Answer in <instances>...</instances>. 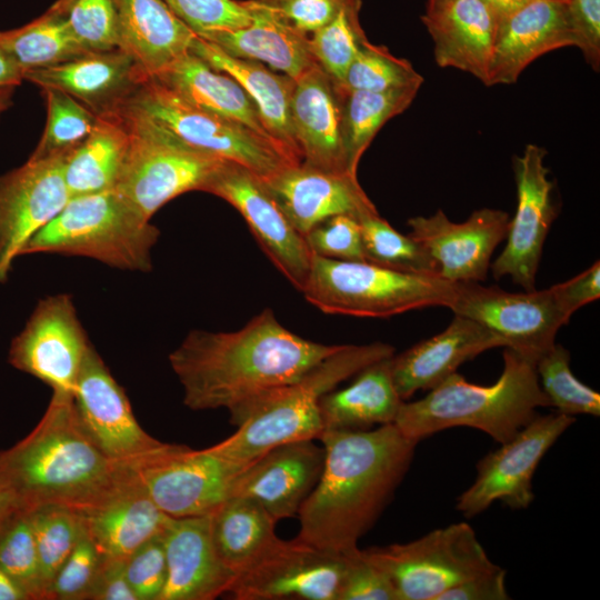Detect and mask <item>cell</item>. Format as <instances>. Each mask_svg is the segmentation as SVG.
I'll return each mask as SVG.
<instances>
[{
	"label": "cell",
	"instance_id": "obj_44",
	"mask_svg": "<svg viewBox=\"0 0 600 600\" xmlns=\"http://www.w3.org/2000/svg\"><path fill=\"white\" fill-rule=\"evenodd\" d=\"M361 4L362 0H348L330 23L310 36L316 62L338 83L368 40L359 20Z\"/></svg>",
	"mask_w": 600,
	"mask_h": 600
},
{
	"label": "cell",
	"instance_id": "obj_29",
	"mask_svg": "<svg viewBox=\"0 0 600 600\" xmlns=\"http://www.w3.org/2000/svg\"><path fill=\"white\" fill-rule=\"evenodd\" d=\"M433 42L434 61L487 82L497 18L483 0H447L421 17Z\"/></svg>",
	"mask_w": 600,
	"mask_h": 600
},
{
	"label": "cell",
	"instance_id": "obj_22",
	"mask_svg": "<svg viewBox=\"0 0 600 600\" xmlns=\"http://www.w3.org/2000/svg\"><path fill=\"white\" fill-rule=\"evenodd\" d=\"M343 93L339 83L316 64L294 80L290 117L303 163L351 174L343 142Z\"/></svg>",
	"mask_w": 600,
	"mask_h": 600
},
{
	"label": "cell",
	"instance_id": "obj_35",
	"mask_svg": "<svg viewBox=\"0 0 600 600\" xmlns=\"http://www.w3.org/2000/svg\"><path fill=\"white\" fill-rule=\"evenodd\" d=\"M129 147V132L119 112L99 114L90 134L63 159V178L71 198L114 189Z\"/></svg>",
	"mask_w": 600,
	"mask_h": 600
},
{
	"label": "cell",
	"instance_id": "obj_42",
	"mask_svg": "<svg viewBox=\"0 0 600 600\" xmlns=\"http://www.w3.org/2000/svg\"><path fill=\"white\" fill-rule=\"evenodd\" d=\"M29 516L48 598L51 580L83 531L82 518L79 511L57 504L33 508Z\"/></svg>",
	"mask_w": 600,
	"mask_h": 600
},
{
	"label": "cell",
	"instance_id": "obj_53",
	"mask_svg": "<svg viewBox=\"0 0 600 600\" xmlns=\"http://www.w3.org/2000/svg\"><path fill=\"white\" fill-rule=\"evenodd\" d=\"M569 26L587 62L600 67V0H566Z\"/></svg>",
	"mask_w": 600,
	"mask_h": 600
},
{
	"label": "cell",
	"instance_id": "obj_41",
	"mask_svg": "<svg viewBox=\"0 0 600 600\" xmlns=\"http://www.w3.org/2000/svg\"><path fill=\"white\" fill-rule=\"evenodd\" d=\"M0 568L28 600H47L29 510L18 508L0 524Z\"/></svg>",
	"mask_w": 600,
	"mask_h": 600
},
{
	"label": "cell",
	"instance_id": "obj_20",
	"mask_svg": "<svg viewBox=\"0 0 600 600\" xmlns=\"http://www.w3.org/2000/svg\"><path fill=\"white\" fill-rule=\"evenodd\" d=\"M507 212L479 209L463 222H452L442 210L408 220L409 233L436 264L438 276L451 282H479L487 278L491 256L506 238Z\"/></svg>",
	"mask_w": 600,
	"mask_h": 600
},
{
	"label": "cell",
	"instance_id": "obj_13",
	"mask_svg": "<svg viewBox=\"0 0 600 600\" xmlns=\"http://www.w3.org/2000/svg\"><path fill=\"white\" fill-rule=\"evenodd\" d=\"M574 421L558 411L537 414L478 462L477 477L457 499V510L473 518L497 500L514 510L528 508L534 499L532 478L539 462Z\"/></svg>",
	"mask_w": 600,
	"mask_h": 600
},
{
	"label": "cell",
	"instance_id": "obj_58",
	"mask_svg": "<svg viewBox=\"0 0 600 600\" xmlns=\"http://www.w3.org/2000/svg\"><path fill=\"white\" fill-rule=\"evenodd\" d=\"M493 12L497 21L537 0H483ZM564 1V0H563Z\"/></svg>",
	"mask_w": 600,
	"mask_h": 600
},
{
	"label": "cell",
	"instance_id": "obj_23",
	"mask_svg": "<svg viewBox=\"0 0 600 600\" xmlns=\"http://www.w3.org/2000/svg\"><path fill=\"white\" fill-rule=\"evenodd\" d=\"M291 224L303 237L337 214L377 211L356 176L318 169L303 162L287 166L262 181Z\"/></svg>",
	"mask_w": 600,
	"mask_h": 600
},
{
	"label": "cell",
	"instance_id": "obj_26",
	"mask_svg": "<svg viewBox=\"0 0 600 600\" xmlns=\"http://www.w3.org/2000/svg\"><path fill=\"white\" fill-rule=\"evenodd\" d=\"M162 539L167 581L159 600H212L227 596L237 574L214 550L209 516L171 518Z\"/></svg>",
	"mask_w": 600,
	"mask_h": 600
},
{
	"label": "cell",
	"instance_id": "obj_11",
	"mask_svg": "<svg viewBox=\"0 0 600 600\" xmlns=\"http://www.w3.org/2000/svg\"><path fill=\"white\" fill-rule=\"evenodd\" d=\"M250 462L230 460L212 447L193 450L167 443L128 466L164 513L186 518L209 516L232 497L237 478Z\"/></svg>",
	"mask_w": 600,
	"mask_h": 600
},
{
	"label": "cell",
	"instance_id": "obj_6",
	"mask_svg": "<svg viewBox=\"0 0 600 600\" xmlns=\"http://www.w3.org/2000/svg\"><path fill=\"white\" fill-rule=\"evenodd\" d=\"M159 229L114 189L71 198L22 249L20 256L84 257L109 267L149 272Z\"/></svg>",
	"mask_w": 600,
	"mask_h": 600
},
{
	"label": "cell",
	"instance_id": "obj_10",
	"mask_svg": "<svg viewBox=\"0 0 600 600\" xmlns=\"http://www.w3.org/2000/svg\"><path fill=\"white\" fill-rule=\"evenodd\" d=\"M362 552L389 578L398 600H438L449 588L496 566L466 522Z\"/></svg>",
	"mask_w": 600,
	"mask_h": 600
},
{
	"label": "cell",
	"instance_id": "obj_24",
	"mask_svg": "<svg viewBox=\"0 0 600 600\" xmlns=\"http://www.w3.org/2000/svg\"><path fill=\"white\" fill-rule=\"evenodd\" d=\"M126 51L88 52L71 61L24 72L40 89L63 91L97 116L117 112L148 78Z\"/></svg>",
	"mask_w": 600,
	"mask_h": 600
},
{
	"label": "cell",
	"instance_id": "obj_2",
	"mask_svg": "<svg viewBox=\"0 0 600 600\" xmlns=\"http://www.w3.org/2000/svg\"><path fill=\"white\" fill-rule=\"evenodd\" d=\"M319 480L298 510L297 539L348 554L373 526L413 458L417 441L394 423L368 430H324Z\"/></svg>",
	"mask_w": 600,
	"mask_h": 600
},
{
	"label": "cell",
	"instance_id": "obj_5",
	"mask_svg": "<svg viewBox=\"0 0 600 600\" xmlns=\"http://www.w3.org/2000/svg\"><path fill=\"white\" fill-rule=\"evenodd\" d=\"M394 354L389 343L341 344L297 380L230 413L237 431L212 446L221 456L248 463L284 442L319 439L320 399L366 367Z\"/></svg>",
	"mask_w": 600,
	"mask_h": 600
},
{
	"label": "cell",
	"instance_id": "obj_7",
	"mask_svg": "<svg viewBox=\"0 0 600 600\" xmlns=\"http://www.w3.org/2000/svg\"><path fill=\"white\" fill-rule=\"evenodd\" d=\"M459 282L438 276L392 270L368 261H343L312 254L302 294L328 314L388 318L427 307L449 308Z\"/></svg>",
	"mask_w": 600,
	"mask_h": 600
},
{
	"label": "cell",
	"instance_id": "obj_46",
	"mask_svg": "<svg viewBox=\"0 0 600 600\" xmlns=\"http://www.w3.org/2000/svg\"><path fill=\"white\" fill-rule=\"evenodd\" d=\"M51 8L66 18L73 34L88 51L120 49L111 0H58Z\"/></svg>",
	"mask_w": 600,
	"mask_h": 600
},
{
	"label": "cell",
	"instance_id": "obj_27",
	"mask_svg": "<svg viewBox=\"0 0 600 600\" xmlns=\"http://www.w3.org/2000/svg\"><path fill=\"white\" fill-rule=\"evenodd\" d=\"M497 347L502 342L489 329L453 313L443 331L389 359L396 390L406 401L419 390L434 388L466 361Z\"/></svg>",
	"mask_w": 600,
	"mask_h": 600
},
{
	"label": "cell",
	"instance_id": "obj_15",
	"mask_svg": "<svg viewBox=\"0 0 600 600\" xmlns=\"http://www.w3.org/2000/svg\"><path fill=\"white\" fill-rule=\"evenodd\" d=\"M203 192L214 194L236 208L273 266L302 292L312 252L262 180L247 168L224 161Z\"/></svg>",
	"mask_w": 600,
	"mask_h": 600
},
{
	"label": "cell",
	"instance_id": "obj_45",
	"mask_svg": "<svg viewBox=\"0 0 600 600\" xmlns=\"http://www.w3.org/2000/svg\"><path fill=\"white\" fill-rule=\"evenodd\" d=\"M423 78L411 62L393 56L386 47L367 40L339 86L344 90L381 92L421 86Z\"/></svg>",
	"mask_w": 600,
	"mask_h": 600
},
{
	"label": "cell",
	"instance_id": "obj_16",
	"mask_svg": "<svg viewBox=\"0 0 600 600\" xmlns=\"http://www.w3.org/2000/svg\"><path fill=\"white\" fill-rule=\"evenodd\" d=\"M346 554L297 538L277 541L236 577L227 596L236 600H338Z\"/></svg>",
	"mask_w": 600,
	"mask_h": 600
},
{
	"label": "cell",
	"instance_id": "obj_59",
	"mask_svg": "<svg viewBox=\"0 0 600 600\" xmlns=\"http://www.w3.org/2000/svg\"><path fill=\"white\" fill-rule=\"evenodd\" d=\"M0 600H28L23 590L0 568Z\"/></svg>",
	"mask_w": 600,
	"mask_h": 600
},
{
	"label": "cell",
	"instance_id": "obj_43",
	"mask_svg": "<svg viewBox=\"0 0 600 600\" xmlns=\"http://www.w3.org/2000/svg\"><path fill=\"white\" fill-rule=\"evenodd\" d=\"M541 390L550 406L568 416H600V394L578 380L570 368V353L554 343L536 362Z\"/></svg>",
	"mask_w": 600,
	"mask_h": 600
},
{
	"label": "cell",
	"instance_id": "obj_8",
	"mask_svg": "<svg viewBox=\"0 0 600 600\" xmlns=\"http://www.w3.org/2000/svg\"><path fill=\"white\" fill-rule=\"evenodd\" d=\"M117 112L127 123L129 147L114 190L147 220L176 197L203 191L224 162L141 114Z\"/></svg>",
	"mask_w": 600,
	"mask_h": 600
},
{
	"label": "cell",
	"instance_id": "obj_37",
	"mask_svg": "<svg viewBox=\"0 0 600 600\" xmlns=\"http://www.w3.org/2000/svg\"><path fill=\"white\" fill-rule=\"evenodd\" d=\"M0 47L24 72L64 63L90 52L53 8L20 28L0 31Z\"/></svg>",
	"mask_w": 600,
	"mask_h": 600
},
{
	"label": "cell",
	"instance_id": "obj_50",
	"mask_svg": "<svg viewBox=\"0 0 600 600\" xmlns=\"http://www.w3.org/2000/svg\"><path fill=\"white\" fill-rule=\"evenodd\" d=\"M124 568L138 600H159L167 581L162 533L151 538L131 553L124 560Z\"/></svg>",
	"mask_w": 600,
	"mask_h": 600
},
{
	"label": "cell",
	"instance_id": "obj_19",
	"mask_svg": "<svg viewBox=\"0 0 600 600\" xmlns=\"http://www.w3.org/2000/svg\"><path fill=\"white\" fill-rule=\"evenodd\" d=\"M63 159H28L0 176V282L29 240L69 202Z\"/></svg>",
	"mask_w": 600,
	"mask_h": 600
},
{
	"label": "cell",
	"instance_id": "obj_21",
	"mask_svg": "<svg viewBox=\"0 0 600 600\" xmlns=\"http://www.w3.org/2000/svg\"><path fill=\"white\" fill-rule=\"evenodd\" d=\"M323 461L324 449L314 439L281 443L244 468L233 496L254 500L277 522L293 517L317 484Z\"/></svg>",
	"mask_w": 600,
	"mask_h": 600
},
{
	"label": "cell",
	"instance_id": "obj_9",
	"mask_svg": "<svg viewBox=\"0 0 600 600\" xmlns=\"http://www.w3.org/2000/svg\"><path fill=\"white\" fill-rule=\"evenodd\" d=\"M121 109L150 119L199 151L247 168L262 181L292 166L267 139L193 106L154 77H148Z\"/></svg>",
	"mask_w": 600,
	"mask_h": 600
},
{
	"label": "cell",
	"instance_id": "obj_17",
	"mask_svg": "<svg viewBox=\"0 0 600 600\" xmlns=\"http://www.w3.org/2000/svg\"><path fill=\"white\" fill-rule=\"evenodd\" d=\"M72 400L84 434L114 462L132 463L167 444L141 428L123 388L94 348L84 360Z\"/></svg>",
	"mask_w": 600,
	"mask_h": 600
},
{
	"label": "cell",
	"instance_id": "obj_31",
	"mask_svg": "<svg viewBox=\"0 0 600 600\" xmlns=\"http://www.w3.org/2000/svg\"><path fill=\"white\" fill-rule=\"evenodd\" d=\"M119 48L153 77L188 53L197 34L162 0H111Z\"/></svg>",
	"mask_w": 600,
	"mask_h": 600
},
{
	"label": "cell",
	"instance_id": "obj_32",
	"mask_svg": "<svg viewBox=\"0 0 600 600\" xmlns=\"http://www.w3.org/2000/svg\"><path fill=\"white\" fill-rule=\"evenodd\" d=\"M243 1L252 17L248 26L210 32L201 38L231 57L263 61L292 80L318 64L310 50L309 36L294 30L256 0Z\"/></svg>",
	"mask_w": 600,
	"mask_h": 600
},
{
	"label": "cell",
	"instance_id": "obj_28",
	"mask_svg": "<svg viewBox=\"0 0 600 600\" xmlns=\"http://www.w3.org/2000/svg\"><path fill=\"white\" fill-rule=\"evenodd\" d=\"M80 514L84 531L102 558L117 560H126L162 533L172 518L154 503L129 466L116 489Z\"/></svg>",
	"mask_w": 600,
	"mask_h": 600
},
{
	"label": "cell",
	"instance_id": "obj_1",
	"mask_svg": "<svg viewBox=\"0 0 600 600\" xmlns=\"http://www.w3.org/2000/svg\"><path fill=\"white\" fill-rule=\"evenodd\" d=\"M340 347L292 332L267 308L236 331H190L169 362L186 407L231 413L297 380Z\"/></svg>",
	"mask_w": 600,
	"mask_h": 600
},
{
	"label": "cell",
	"instance_id": "obj_38",
	"mask_svg": "<svg viewBox=\"0 0 600 600\" xmlns=\"http://www.w3.org/2000/svg\"><path fill=\"white\" fill-rule=\"evenodd\" d=\"M420 87L381 92L343 89V142L348 171L352 176H357L359 161L378 131L411 104Z\"/></svg>",
	"mask_w": 600,
	"mask_h": 600
},
{
	"label": "cell",
	"instance_id": "obj_51",
	"mask_svg": "<svg viewBox=\"0 0 600 600\" xmlns=\"http://www.w3.org/2000/svg\"><path fill=\"white\" fill-rule=\"evenodd\" d=\"M338 600H398L389 578L357 549L346 554Z\"/></svg>",
	"mask_w": 600,
	"mask_h": 600
},
{
	"label": "cell",
	"instance_id": "obj_56",
	"mask_svg": "<svg viewBox=\"0 0 600 600\" xmlns=\"http://www.w3.org/2000/svg\"><path fill=\"white\" fill-rule=\"evenodd\" d=\"M138 600L124 568V560L102 559L87 600Z\"/></svg>",
	"mask_w": 600,
	"mask_h": 600
},
{
	"label": "cell",
	"instance_id": "obj_49",
	"mask_svg": "<svg viewBox=\"0 0 600 600\" xmlns=\"http://www.w3.org/2000/svg\"><path fill=\"white\" fill-rule=\"evenodd\" d=\"M306 242L314 256L343 261H367L360 223L352 214H337L313 227Z\"/></svg>",
	"mask_w": 600,
	"mask_h": 600
},
{
	"label": "cell",
	"instance_id": "obj_33",
	"mask_svg": "<svg viewBox=\"0 0 600 600\" xmlns=\"http://www.w3.org/2000/svg\"><path fill=\"white\" fill-rule=\"evenodd\" d=\"M153 77L193 106L251 129L283 156L247 91L232 77L213 69L194 53L189 51Z\"/></svg>",
	"mask_w": 600,
	"mask_h": 600
},
{
	"label": "cell",
	"instance_id": "obj_39",
	"mask_svg": "<svg viewBox=\"0 0 600 600\" xmlns=\"http://www.w3.org/2000/svg\"><path fill=\"white\" fill-rule=\"evenodd\" d=\"M357 218L368 262L401 272L438 276L436 264L423 248L409 234L397 231L378 211Z\"/></svg>",
	"mask_w": 600,
	"mask_h": 600
},
{
	"label": "cell",
	"instance_id": "obj_36",
	"mask_svg": "<svg viewBox=\"0 0 600 600\" xmlns=\"http://www.w3.org/2000/svg\"><path fill=\"white\" fill-rule=\"evenodd\" d=\"M210 517V533L220 561L237 576L278 539L277 521L254 500L232 496Z\"/></svg>",
	"mask_w": 600,
	"mask_h": 600
},
{
	"label": "cell",
	"instance_id": "obj_3",
	"mask_svg": "<svg viewBox=\"0 0 600 600\" xmlns=\"http://www.w3.org/2000/svg\"><path fill=\"white\" fill-rule=\"evenodd\" d=\"M128 464L108 459L84 434L72 396L52 393L33 430L0 451V489L21 509L57 504L84 511L123 480Z\"/></svg>",
	"mask_w": 600,
	"mask_h": 600
},
{
	"label": "cell",
	"instance_id": "obj_25",
	"mask_svg": "<svg viewBox=\"0 0 600 600\" xmlns=\"http://www.w3.org/2000/svg\"><path fill=\"white\" fill-rule=\"evenodd\" d=\"M570 46L566 1H533L498 20L486 86L514 83L537 58Z\"/></svg>",
	"mask_w": 600,
	"mask_h": 600
},
{
	"label": "cell",
	"instance_id": "obj_57",
	"mask_svg": "<svg viewBox=\"0 0 600 600\" xmlns=\"http://www.w3.org/2000/svg\"><path fill=\"white\" fill-rule=\"evenodd\" d=\"M24 71L0 47V88L17 87L24 81Z\"/></svg>",
	"mask_w": 600,
	"mask_h": 600
},
{
	"label": "cell",
	"instance_id": "obj_62",
	"mask_svg": "<svg viewBox=\"0 0 600 600\" xmlns=\"http://www.w3.org/2000/svg\"><path fill=\"white\" fill-rule=\"evenodd\" d=\"M443 1H447V0H428L427 7L434 6Z\"/></svg>",
	"mask_w": 600,
	"mask_h": 600
},
{
	"label": "cell",
	"instance_id": "obj_4",
	"mask_svg": "<svg viewBox=\"0 0 600 600\" xmlns=\"http://www.w3.org/2000/svg\"><path fill=\"white\" fill-rule=\"evenodd\" d=\"M540 407L551 406L536 363L506 348L503 369L493 384H474L454 372L423 398L403 401L393 423L417 442L449 428L469 427L504 443L539 414Z\"/></svg>",
	"mask_w": 600,
	"mask_h": 600
},
{
	"label": "cell",
	"instance_id": "obj_34",
	"mask_svg": "<svg viewBox=\"0 0 600 600\" xmlns=\"http://www.w3.org/2000/svg\"><path fill=\"white\" fill-rule=\"evenodd\" d=\"M390 358L366 367L348 387L320 399L323 431L368 430L394 422L403 400L391 377Z\"/></svg>",
	"mask_w": 600,
	"mask_h": 600
},
{
	"label": "cell",
	"instance_id": "obj_48",
	"mask_svg": "<svg viewBox=\"0 0 600 600\" xmlns=\"http://www.w3.org/2000/svg\"><path fill=\"white\" fill-rule=\"evenodd\" d=\"M102 559L83 528L76 547L51 580L47 600H87Z\"/></svg>",
	"mask_w": 600,
	"mask_h": 600
},
{
	"label": "cell",
	"instance_id": "obj_63",
	"mask_svg": "<svg viewBox=\"0 0 600 600\" xmlns=\"http://www.w3.org/2000/svg\"><path fill=\"white\" fill-rule=\"evenodd\" d=\"M566 1V0H564Z\"/></svg>",
	"mask_w": 600,
	"mask_h": 600
},
{
	"label": "cell",
	"instance_id": "obj_18",
	"mask_svg": "<svg viewBox=\"0 0 600 600\" xmlns=\"http://www.w3.org/2000/svg\"><path fill=\"white\" fill-rule=\"evenodd\" d=\"M546 150L528 144L514 157L513 171L518 204L510 219L507 244L491 266L494 279L509 276L524 290H533L543 244L557 216L553 183L544 166Z\"/></svg>",
	"mask_w": 600,
	"mask_h": 600
},
{
	"label": "cell",
	"instance_id": "obj_14",
	"mask_svg": "<svg viewBox=\"0 0 600 600\" xmlns=\"http://www.w3.org/2000/svg\"><path fill=\"white\" fill-rule=\"evenodd\" d=\"M92 348L71 296L59 293L38 302L11 342L9 362L49 386L52 393L72 396Z\"/></svg>",
	"mask_w": 600,
	"mask_h": 600
},
{
	"label": "cell",
	"instance_id": "obj_60",
	"mask_svg": "<svg viewBox=\"0 0 600 600\" xmlns=\"http://www.w3.org/2000/svg\"><path fill=\"white\" fill-rule=\"evenodd\" d=\"M18 508L14 498L6 490L0 489V524Z\"/></svg>",
	"mask_w": 600,
	"mask_h": 600
},
{
	"label": "cell",
	"instance_id": "obj_54",
	"mask_svg": "<svg viewBox=\"0 0 600 600\" xmlns=\"http://www.w3.org/2000/svg\"><path fill=\"white\" fill-rule=\"evenodd\" d=\"M506 570L499 566L477 573L446 590L438 600H507Z\"/></svg>",
	"mask_w": 600,
	"mask_h": 600
},
{
	"label": "cell",
	"instance_id": "obj_61",
	"mask_svg": "<svg viewBox=\"0 0 600 600\" xmlns=\"http://www.w3.org/2000/svg\"><path fill=\"white\" fill-rule=\"evenodd\" d=\"M14 87L0 88V117L11 106Z\"/></svg>",
	"mask_w": 600,
	"mask_h": 600
},
{
	"label": "cell",
	"instance_id": "obj_12",
	"mask_svg": "<svg viewBox=\"0 0 600 600\" xmlns=\"http://www.w3.org/2000/svg\"><path fill=\"white\" fill-rule=\"evenodd\" d=\"M450 310L474 320L497 336L502 347L537 362L569 322L550 288L508 292L479 282H459Z\"/></svg>",
	"mask_w": 600,
	"mask_h": 600
},
{
	"label": "cell",
	"instance_id": "obj_52",
	"mask_svg": "<svg viewBox=\"0 0 600 600\" xmlns=\"http://www.w3.org/2000/svg\"><path fill=\"white\" fill-rule=\"evenodd\" d=\"M294 30L311 36L330 23L348 0H256Z\"/></svg>",
	"mask_w": 600,
	"mask_h": 600
},
{
	"label": "cell",
	"instance_id": "obj_30",
	"mask_svg": "<svg viewBox=\"0 0 600 600\" xmlns=\"http://www.w3.org/2000/svg\"><path fill=\"white\" fill-rule=\"evenodd\" d=\"M190 52L232 77L254 102L263 127L287 160L292 164L302 162L290 117L294 80L277 74L259 62L231 57L199 36Z\"/></svg>",
	"mask_w": 600,
	"mask_h": 600
},
{
	"label": "cell",
	"instance_id": "obj_47",
	"mask_svg": "<svg viewBox=\"0 0 600 600\" xmlns=\"http://www.w3.org/2000/svg\"><path fill=\"white\" fill-rule=\"evenodd\" d=\"M197 36L248 26L251 12L243 0H162Z\"/></svg>",
	"mask_w": 600,
	"mask_h": 600
},
{
	"label": "cell",
	"instance_id": "obj_40",
	"mask_svg": "<svg viewBox=\"0 0 600 600\" xmlns=\"http://www.w3.org/2000/svg\"><path fill=\"white\" fill-rule=\"evenodd\" d=\"M47 107L43 133L29 159L66 156L92 131L97 114L68 93L41 89Z\"/></svg>",
	"mask_w": 600,
	"mask_h": 600
},
{
	"label": "cell",
	"instance_id": "obj_55",
	"mask_svg": "<svg viewBox=\"0 0 600 600\" xmlns=\"http://www.w3.org/2000/svg\"><path fill=\"white\" fill-rule=\"evenodd\" d=\"M562 311L571 316L583 306L600 297V263L596 261L590 268L551 287Z\"/></svg>",
	"mask_w": 600,
	"mask_h": 600
}]
</instances>
